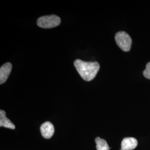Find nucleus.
Listing matches in <instances>:
<instances>
[{
  "mask_svg": "<svg viewBox=\"0 0 150 150\" xmlns=\"http://www.w3.org/2000/svg\"><path fill=\"white\" fill-rule=\"evenodd\" d=\"M74 66L82 79L86 81L92 80L100 68L97 62H85L80 59L75 60Z\"/></svg>",
  "mask_w": 150,
  "mask_h": 150,
  "instance_id": "obj_1",
  "label": "nucleus"
},
{
  "mask_svg": "<svg viewBox=\"0 0 150 150\" xmlns=\"http://www.w3.org/2000/svg\"><path fill=\"white\" fill-rule=\"evenodd\" d=\"M61 23V19L59 16L52 15L44 16L38 18V26L43 28H51L59 26Z\"/></svg>",
  "mask_w": 150,
  "mask_h": 150,
  "instance_id": "obj_2",
  "label": "nucleus"
},
{
  "mask_svg": "<svg viewBox=\"0 0 150 150\" xmlns=\"http://www.w3.org/2000/svg\"><path fill=\"white\" fill-rule=\"evenodd\" d=\"M117 46L125 52H128L131 48L132 39L128 33L124 31L118 32L115 35Z\"/></svg>",
  "mask_w": 150,
  "mask_h": 150,
  "instance_id": "obj_3",
  "label": "nucleus"
},
{
  "mask_svg": "<svg viewBox=\"0 0 150 150\" xmlns=\"http://www.w3.org/2000/svg\"><path fill=\"white\" fill-rule=\"evenodd\" d=\"M40 131L43 138L49 139L54 135V125L50 122H46L41 126Z\"/></svg>",
  "mask_w": 150,
  "mask_h": 150,
  "instance_id": "obj_4",
  "label": "nucleus"
},
{
  "mask_svg": "<svg viewBox=\"0 0 150 150\" xmlns=\"http://www.w3.org/2000/svg\"><path fill=\"white\" fill-rule=\"evenodd\" d=\"M12 64L10 62H7L3 64L0 68V84L5 83L8 78L12 71Z\"/></svg>",
  "mask_w": 150,
  "mask_h": 150,
  "instance_id": "obj_5",
  "label": "nucleus"
},
{
  "mask_svg": "<svg viewBox=\"0 0 150 150\" xmlns=\"http://www.w3.org/2000/svg\"><path fill=\"white\" fill-rule=\"evenodd\" d=\"M137 141L134 137H126L121 142V150H132L137 146Z\"/></svg>",
  "mask_w": 150,
  "mask_h": 150,
  "instance_id": "obj_6",
  "label": "nucleus"
},
{
  "mask_svg": "<svg viewBox=\"0 0 150 150\" xmlns=\"http://www.w3.org/2000/svg\"><path fill=\"white\" fill-rule=\"evenodd\" d=\"M0 127L12 129H15V126L8 118L6 117L5 111L2 110L0 111Z\"/></svg>",
  "mask_w": 150,
  "mask_h": 150,
  "instance_id": "obj_7",
  "label": "nucleus"
},
{
  "mask_svg": "<svg viewBox=\"0 0 150 150\" xmlns=\"http://www.w3.org/2000/svg\"><path fill=\"white\" fill-rule=\"evenodd\" d=\"M95 142L96 144L97 150H110V147L106 140L98 137L95 139Z\"/></svg>",
  "mask_w": 150,
  "mask_h": 150,
  "instance_id": "obj_8",
  "label": "nucleus"
},
{
  "mask_svg": "<svg viewBox=\"0 0 150 150\" xmlns=\"http://www.w3.org/2000/svg\"><path fill=\"white\" fill-rule=\"evenodd\" d=\"M143 75L145 78L150 80V62L146 64V69L143 72Z\"/></svg>",
  "mask_w": 150,
  "mask_h": 150,
  "instance_id": "obj_9",
  "label": "nucleus"
}]
</instances>
